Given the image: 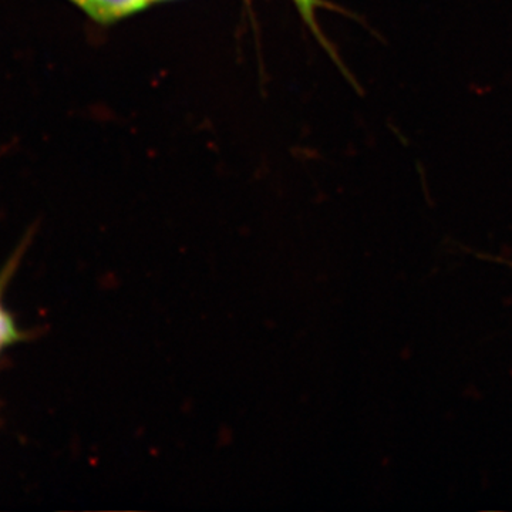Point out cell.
I'll list each match as a JSON object with an SVG mask.
<instances>
[{
    "label": "cell",
    "mask_w": 512,
    "mask_h": 512,
    "mask_svg": "<svg viewBox=\"0 0 512 512\" xmlns=\"http://www.w3.org/2000/svg\"><path fill=\"white\" fill-rule=\"evenodd\" d=\"M97 25H114L148 8L146 0H67Z\"/></svg>",
    "instance_id": "obj_1"
},
{
    "label": "cell",
    "mask_w": 512,
    "mask_h": 512,
    "mask_svg": "<svg viewBox=\"0 0 512 512\" xmlns=\"http://www.w3.org/2000/svg\"><path fill=\"white\" fill-rule=\"evenodd\" d=\"M291 2L292 5L295 6L296 10H298L299 16H301L303 22H305V25L311 29L312 35L319 40V43L322 45L323 49H325L326 52L329 53L330 57H332L333 62L338 64L340 70H342L343 74L348 77L350 82L355 83V80H352L353 77L350 76L348 70H346L345 66H343L342 60L339 59L338 53L335 52V49H333V46L330 45L329 40L326 39L325 35H323L318 22L319 9H333L340 12V8H338L336 5H333V3H329L328 0H291Z\"/></svg>",
    "instance_id": "obj_2"
},
{
    "label": "cell",
    "mask_w": 512,
    "mask_h": 512,
    "mask_svg": "<svg viewBox=\"0 0 512 512\" xmlns=\"http://www.w3.org/2000/svg\"><path fill=\"white\" fill-rule=\"evenodd\" d=\"M23 339H25V335H23L22 329L19 328L12 313L5 308L2 296H0V356L5 350L18 345Z\"/></svg>",
    "instance_id": "obj_3"
},
{
    "label": "cell",
    "mask_w": 512,
    "mask_h": 512,
    "mask_svg": "<svg viewBox=\"0 0 512 512\" xmlns=\"http://www.w3.org/2000/svg\"><path fill=\"white\" fill-rule=\"evenodd\" d=\"M148 5H154V3L173 2V0H146Z\"/></svg>",
    "instance_id": "obj_4"
}]
</instances>
